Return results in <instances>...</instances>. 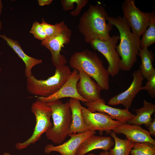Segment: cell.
Instances as JSON below:
<instances>
[{"label":"cell","instance_id":"obj_4","mask_svg":"<svg viewBox=\"0 0 155 155\" xmlns=\"http://www.w3.org/2000/svg\"><path fill=\"white\" fill-rule=\"evenodd\" d=\"M46 103L52 110L53 126L45 133L46 136L53 143L61 144L68 135L72 122L69 101L63 103L58 100Z\"/></svg>","mask_w":155,"mask_h":155},{"label":"cell","instance_id":"obj_14","mask_svg":"<svg viewBox=\"0 0 155 155\" xmlns=\"http://www.w3.org/2000/svg\"><path fill=\"white\" fill-rule=\"evenodd\" d=\"M84 103L90 111L105 113L112 119H116L122 124L127 123L135 115L127 109L117 108L108 105L106 104L105 101H89Z\"/></svg>","mask_w":155,"mask_h":155},{"label":"cell","instance_id":"obj_19","mask_svg":"<svg viewBox=\"0 0 155 155\" xmlns=\"http://www.w3.org/2000/svg\"><path fill=\"white\" fill-rule=\"evenodd\" d=\"M0 37L6 41L7 44L24 63L25 65L24 72L26 77L28 78L32 75V68L35 66L41 63L42 60L28 55L23 51L17 40L8 38L4 34H0Z\"/></svg>","mask_w":155,"mask_h":155},{"label":"cell","instance_id":"obj_34","mask_svg":"<svg viewBox=\"0 0 155 155\" xmlns=\"http://www.w3.org/2000/svg\"><path fill=\"white\" fill-rule=\"evenodd\" d=\"M3 155H11L9 153L5 152L3 153Z\"/></svg>","mask_w":155,"mask_h":155},{"label":"cell","instance_id":"obj_29","mask_svg":"<svg viewBox=\"0 0 155 155\" xmlns=\"http://www.w3.org/2000/svg\"><path fill=\"white\" fill-rule=\"evenodd\" d=\"M76 0H62L61 1L63 9L64 11H67L73 9L74 3Z\"/></svg>","mask_w":155,"mask_h":155},{"label":"cell","instance_id":"obj_27","mask_svg":"<svg viewBox=\"0 0 155 155\" xmlns=\"http://www.w3.org/2000/svg\"><path fill=\"white\" fill-rule=\"evenodd\" d=\"M145 85L141 90H146L151 98H155V72L152 73L147 80Z\"/></svg>","mask_w":155,"mask_h":155},{"label":"cell","instance_id":"obj_33","mask_svg":"<svg viewBox=\"0 0 155 155\" xmlns=\"http://www.w3.org/2000/svg\"><path fill=\"white\" fill-rule=\"evenodd\" d=\"M99 155H110L108 151H104L100 152Z\"/></svg>","mask_w":155,"mask_h":155},{"label":"cell","instance_id":"obj_8","mask_svg":"<svg viewBox=\"0 0 155 155\" xmlns=\"http://www.w3.org/2000/svg\"><path fill=\"white\" fill-rule=\"evenodd\" d=\"M119 39V35H114L108 40L95 39L90 43L94 49L100 52L106 59L108 63L107 71L109 75L112 77L117 75L120 70L121 59L116 49L117 44Z\"/></svg>","mask_w":155,"mask_h":155},{"label":"cell","instance_id":"obj_3","mask_svg":"<svg viewBox=\"0 0 155 155\" xmlns=\"http://www.w3.org/2000/svg\"><path fill=\"white\" fill-rule=\"evenodd\" d=\"M69 65L93 78L101 90L109 89V75L102 61L96 53L88 49L76 52L71 56Z\"/></svg>","mask_w":155,"mask_h":155},{"label":"cell","instance_id":"obj_30","mask_svg":"<svg viewBox=\"0 0 155 155\" xmlns=\"http://www.w3.org/2000/svg\"><path fill=\"white\" fill-rule=\"evenodd\" d=\"M148 130L151 135L155 136V119L152 121L146 127Z\"/></svg>","mask_w":155,"mask_h":155},{"label":"cell","instance_id":"obj_31","mask_svg":"<svg viewBox=\"0 0 155 155\" xmlns=\"http://www.w3.org/2000/svg\"><path fill=\"white\" fill-rule=\"evenodd\" d=\"M38 3L40 6H43L50 4L52 1V0H38Z\"/></svg>","mask_w":155,"mask_h":155},{"label":"cell","instance_id":"obj_12","mask_svg":"<svg viewBox=\"0 0 155 155\" xmlns=\"http://www.w3.org/2000/svg\"><path fill=\"white\" fill-rule=\"evenodd\" d=\"M96 133V131H90L71 134L68 135L70 137V139L62 144L57 146L51 144L47 145L44 148V152L49 154L53 152H56L61 155H75L78 149L82 142L90 136Z\"/></svg>","mask_w":155,"mask_h":155},{"label":"cell","instance_id":"obj_16","mask_svg":"<svg viewBox=\"0 0 155 155\" xmlns=\"http://www.w3.org/2000/svg\"><path fill=\"white\" fill-rule=\"evenodd\" d=\"M113 131L116 133L124 135L126 139L133 143L147 142L155 146V140L152 137L149 131L140 125L122 124L114 129Z\"/></svg>","mask_w":155,"mask_h":155},{"label":"cell","instance_id":"obj_10","mask_svg":"<svg viewBox=\"0 0 155 155\" xmlns=\"http://www.w3.org/2000/svg\"><path fill=\"white\" fill-rule=\"evenodd\" d=\"M82 113L88 131L98 130L100 134H102L103 131L110 134L114 129L122 124L120 122L112 119L106 114L92 112L83 106Z\"/></svg>","mask_w":155,"mask_h":155},{"label":"cell","instance_id":"obj_28","mask_svg":"<svg viewBox=\"0 0 155 155\" xmlns=\"http://www.w3.org/2000/svg\"><path fill=\"white\" fill-rule=\"evenodd\" d=\"M88 2V0H76L77 7L75 10L70 12L71 15L73 16H77L79 15L82 8L84 7Z\"/></svg>","mask_w":155,"mask_h":155},{"label":"cell","instance_id":"obj_6","mask_svg":"<svg viewBox=\"0 0 155 155\" xmlns=\"http://www.w3.org/2000/svg\"><path fill=\"white\" fill-rule=\"evenodd\" d=\"M32 112L35 116L36 125L32 136L23 142H18L15 145L18 150L25 148L30 145L34 144L41 138V135L50 129L53 126L51 121L52 112L46 103L37 99L32 104Z\"/></svg>","mask_w":155,"mask_h":155},{"label":"cell","instance_id":"obj_37","mask_svg":"<svg viewBox=\"0 0 155 155\" xmlns=\"http://www.w3.org/2000/svg\"><path fill=\"white\" fill-rule=\"evenodd\" d=\"M1 53L0 52V54H1Z\"/></svg>","mask_w":155,"mask_h":155},{"label":"cell","instance_id":"obj_7","mask_svg":"<svg viewBox=\"0 0 155 155\" xmlns=\"http://www.w3.org/2000/svg\"><path fill=\"white\" fill-rule=\"evenodd\" d=\"M135 3L134 0H125L122 3V9L123 17L132 32L140 39L149 26L151 13L142 11L135 6Z\"/></svg>","mask_w":155,"mask_h":155},{"label":"cell","instance_id":"obj_38","mask_svg":"<svg viewBox=\"0 0 155 155\" xmlns=\"http://www.w3.org/2000/svg\"></svg>","mask_w":155,"mask_h":155},{"label":"cell","instance_id":"obj_26","mask_svg":"<svg viewBox=\"0 0 155 155\" xmlns=\"http://www.w3.org/2000/svg\"><path fill=\"white\" fill-rule=\"evenodd\" d=\"M30 32L35 38L42 41L45 39L47 37L41 24L36 21L33 23Z\"/></svg>","mask_w":155,"mask_h":155},{"label":"cell","instance_id":"obj_35","mask_svg":"<svg viewBox=\"0 0 155 155\" xmlns=\"http://www.w3.org/2000/svg\"><path fill=\"white\" fill-rule=\"evenodd\" d=\"M97 155L96 154H88V155Z\"/></svg>","mask_w":155,"mask_h":155},{"label":"cell","instance_id":"obj_18","mask_svg":"<svg viewBox=\"0 0 155 155\" xmlns=\"http://www.w3.org/2000/svg\"><path fill=\"white\" fill-rule=\"evenodd\" d=\"M69 102L71 112L72 122L68 135L89 131L84 121L82 113V106L80 100L70 98Z\"/></svg>","mask_w":155,"mask_h":155},{"label":"cell","instance_id":"obj_15","mask_svg":"<svg viewBox=\"0 0 155 155\" xmlns=\"http://www.w3.org/2000/svg\"><path fill=\"white\" fill-rule=\"evenodd\" d=\"M79 81L77 85L78 94L87 102L104 101L101 98V90L91 77L82 71H79Z\"/></svg>","mask_w":155,"mask_h":155},{"label":"cell","instance_id":"obj_25","mask_svg":"<svg viewBox=\"0 0 155 155\" xmlns=\"http://www.w3.org/2000/svg\"><path fill=\"white\" fill-rule=\"evenodd\" d=\"M41 24L47 37H50L56 34L66 25L64 21L52 25L47 23L43 19L42 20Z\"/></svg>","mask_w":155,"mask_h":155},{"label":"cell","instance_id":"obj_11","mask_svg":"<svg viewBox=\"0 0 155 155\" xmlns=\"http://www.w3.org/2000/svg\"><path fill=\"white\" fill-rule=\"evenodd\" d=\"M132 75L133 80L129 88L110 98L108 102V104L113 106L121 104L128 110L130 108L134 98L141 90L144 79L140 69L135 71Z\"/></svg>","mask_w":155,"mask_h":155},{"label":"cell","instance_id":"obj_2","mask_svg":"<svg viewBox=\"0 0 155 155\" xmlns=\"http://www.w3.org/2000/svg\"><path fill=\"white\" fill-rule=\"evenodd\" d=\"M107 20L115 26L119 33L120 42L116 49L121 57L120 70L129 71L137 61V56L141 49L140 39L131 31L130 27L123 17L108 16Z\"/></svg>","mask_w":155,"mask_h":155},{"label":"cell","instance_id":"obj_13","mask_svg":"<svg viewBox=\"0 0 155 155\" xmlns=\"http://www.w3.org/2000/svg\"><path fill=\"white\" fill-rule=\"evenodd\" d=\"M79 80V71L73 69L69 78L56 93L47 97H38L37 99L45 103L52 102L65 97L75 98L84 103L87 101L78 93L77 84Z\"/></svg>","mask_w":155,"mask_h":155},{"label":"cell","instance_id":"obj_5","mask_svg":"<svg viewBox=\"0 0 155 155\" xmlns=\"http://www.w3.org/2000/svg\"><path fill=\"white\" fill-rule=\"evenodd\" d=\"M71 73L69 67L65 65L56 67L54 74L46 80L37 79L32 75L27 78L26 90L30 94L38 97H49L61 88Z\"/></svg>","mask_w":155,"mask_h":155},{"label":"cell","instance_id":"obj_17","mask_svg":"<svg viewBox=\"0 0 155 155\" xmlns=\"http://www.w3.org/2000/svg\"><path fill=\"white\" fill-rule=\"evenodd\" d=\"M114 144V141L111 137L92 135L86 139L80 145L75 155H85L96 149L107 151Z\"/></svg>","mask_w":155,"mask_h":155},{"label":"cell","instance_id":"obj_32","mask_svg":"<svg viewBox=\"0 0 155 155\" xmlns=\"http://www.w3.org/2000/svg\"><path fill=\"white\" fill-rule=\"evenodd\" d=\"M3 7L2 1L0 0V15L1 13L2 9ZM2 28V24L1 21L0 20V29L1 30Z\"/></svg>","mask_w":155,"mask_h":155},{"label":"cell","instance_id":"obj_1","mask_svg":"<svg viewBox=\"0 0 155 155\" xmlns=\"http://www.w3.org/2000/svg\"><path fill=\"white\" fill-rule=\"evenodd\" d=\"M108 13L105 8L101 5H90L88 9L81 17L78 28L84 40L90 43L95 39L107 40L113 25L106 23Z\"/></svg>","mask_w":155,"mask_h":155},{"label":"cell","instance_id":"obj_24","mask_svg":"<svg viewBox=\"0 0 155 155\" xmlns=\"http://www.w3.org/2000/svg\"><path fill=\"white\" fill-rule=\"evenodd\" d=\"M130 154L132 155H155V146L147 142L133 143Z\"/></svg>","mask_w":155,"mask_h":155},{"label":"cell","instance_id":"obj_23","mask_svg":"<svg viewBox=\"0 0 155 155\" xmlns=\"http://www.w3.org/2000/svg\"><path fill=\"white\" fill-rule=\"evenodd\" d=\"M151 15L149 28L142 34L140 40L141 49L148 47L155 42V11L150 12Z\"/></svg>","mask_w":155,"mask_h":155},{"label":"cell","instance_id":"obj_21","mask_svg":"<svg viewBox=\"0 0 155 155\" xmlns=\"http://www.w3.org/2000/svg\"><path fill=\"white\" fill-rule=\"evenodd\" d=\"M138 55L141 60L140 69L144 78L147 80L152 73L155 72V69L153 66L155 55L148 47H145L140 49Z\"/></svg>","mask_w":155,"mask_h":155},{"label":"cell","instance_id":"obj_20","mask_svg":"<svg viewBox=\"0 0 155 155\" xmlns=\"http://www.w3.org/2000/svg\"><path fill=\"white\" fill-rule=\"evenodd\" d=\"M133 111H135L136 115L127 123L140 125H144L146 127L153 120L152 116L155 112V105L144 100L143 106Z\"/></svg>","mask_w":155,"mask_h":155},{"label":"cell","instance_id":"obj_9","mask_svg":"<svg viewBox=\"0 0 155 155\" xmlns=\"http://www.w3.org/2000/svg\"><path fill=\"white\" fill-rule=\"evenodd\" d=\"M71 33V30L66 25L56 34L42 41V45L50 51L52 62L55 67L65 65L67 62L65 56L60 52L64 45L69 43Z\"/></svg>","mask_w":155,"mask_h":155},{"label":"cell","instance_id":"obj_22","mask_svg":"<svg viewBox=\"0 0 155 155\" xmlns=\"http://www.w3.org/2000/svg\"><path fill=\"white\" fill-rule=\"evenodd\" d=\"M110 135L114 140L115 146L113 148L109 149V155H129L133 143L127 139L120 138L113 131Z\"/></svg>","mask_w":155,"mask_h":155},{"label":"cell","instance_id":"obj_36","mask_svg":"<svg viewBox=\"0 0 155 155\" xmlns=\"http://www.w3.org/2000/svg\"><path fill=\"white\" fill-rule=\"evenodd\" d=\"M1 71V68L0 67V72Z\"/></svg>","mask_w":155,"mask_h":155}]
</instances>
